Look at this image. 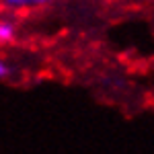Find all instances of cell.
Returning <instances> with one entry per match:
<instances>
[{
  "label": "cell",
  "mask_w": 154,
  "mask_h": 154,
  "mask_svg": "<svg viewBox=\"0 0 154 154\" xmlns=\"http://www.w3.org/2000/svg\"><path fill=\"white\" fill-rule=\"evenodd\" d=\"M17 35H19L17 25L8 19H0V48H6V45L14 43Z\"/></svg>",
  "instance_id": "cell-2"
},
{
  "label": "cell",
  "mask_w": 154,
  "mask_h": 154,
  "mask_svg": "<svg viewBox=\"0 0 154 154\" xmlns=\"http://www.w3.org/2000/svg\"><path fill=\"white\" fill-rule=\"evenodd\" d=\"M4 8L8 11H31V8H43L51 6L56 0H0Z\"/></svg>",
  "instance_id": "cell-1"
},
{
  "label": "cell",
  "mask_w": 154,
  "mask_h": 154,
  "mask_svg": "<svg viewBox=\"0 0 154 154\" xmlns=\"http://www.w3.org/2000/svg\"><path fill=\"white\" fill-rule=\"evenodd\" d=\"M11 74H12L11 64H8V62H6L4 58H0V80H6Z\"/></svg>",
  "instance_id": "cell-3"
}]
</instances>
